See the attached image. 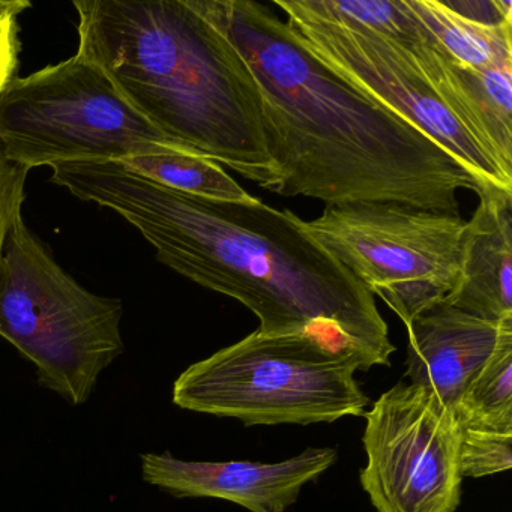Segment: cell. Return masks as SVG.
Returning a JSON list of instances; mask_svg holds the SVG:
<instances>
[{
    "instance_id": "13",
    "label": "cell",
    "mask_w": 512,
    "mask_h": 512,
    "mask_svg": "<svg viewBox=\"0 0 512 512\" xmlns=\"http://www.w3.org/2000/svg\"><path fill=\"white\" fill-rule=\"evenodd\" d=\"M415 16L461 67L485 70L512 62V23L484 25L440 0H407Z\"/></svg>"
},
{
    "instance_id": "4",
    "label": "cell",
    "mask_w": 512,
    "mask_h": 512,
    "mask_svg": "<svg viewBox=\"0 0 512 512\" xmlns=\"http://www.w3.org/2000/svg\"><path fill=\"white\" fill-rule=\"evenodd\" d=\"M358 370V355L320 332L254 331L188 367L173 386V403L248 427L335 422L364 415L370 403Z\"/></svg>"
},
{
    "instance_id": "16",
    "label": "cell",
    "mask_w": 512,
    "mask_h": 512,
    "mask_svg": "<svg viewBox=\"0 0 512 512\" xmlns=\"http://www.w3.org/2000/svg\"><path fill=\"white\" fill-rule=\"evenodd\" d=\"M460 472L463 478H484L512 466V428L460 425Z\"/></svg>"
},
{
    "instance_id": "17",
    "label": "cell",
    "mask_w": 512,
    "mask_h": 512,
    "mask_svg": "<svg viewBox=\"0 0 512 512\" xmlns=\"http://www.w3.org/2000/svg\"><path fill=\"white\" fill-rule=\"evenodd\" d=\"M31 170L20 166L8 158L4 145L0 142V257L4 253L5 242L16 221L22 215L26 200V179Z\"/></svg>"
},
{
    "instance_id": "3",
    "label": "cell",
    "mask_w": 512,
    "mask_h": 512,
    "mask_svg": "<svg viewBox=\"0 0 512 512\" xmlns=\"http://www.w3.org/2000/svg\"><path fill=\"white\" fill-rule=\"evenodd\" d=\"M79 55L179 148L268 191L280 172L266 146L250 68L199 0H77Z\"/></svg>"
},
{
    "instance_id": "9",
    "label": "cell",
    "mask_w": 512,
    "mask_h": 512,
    "mask_svg": "<svg viewBox=\"0 0 512 512\" xmlns=\"http://www.w3.org/2000/svg\"><path fill=\"white\" fill-rule=\"evenodd\" d=\"M362 488L376 512H455L461 500L460 427L451 407L400 382L364 413Z\"/></svg>"
},
{
    "instance_id": "11",
    "label": "cell",
    "mask_w": 512,
    "mask_h": 512,
    "mask_svg": "<svg viewBox=\"0 0 512 512\" xmlns=\"http://www.w3.org/2000/svg\"><path fill=\"white\" fill-rule=\"evenodd\" d=\"M512 317L491 322L440 302L406 326V377L455 410Z\"/></svg>"
},
{
    "instance_id": "12",
    "label": "cell",
    "mask_w": 512,
    "mask_h": 512,
    "mask_svg": "<svg viewBox=\"0 0 512 512\" xmlns=\"http://www.w3.org/2000/svg\"><path fill=\"white\" fill-rule=\"evenodd\" d=\"M461 241L460 281L445 304L500 322L512 317V194L478 193Z\"/></svg>"
},
{
    "instance_id": "15",
    "label": "cell",
    "mask_w": 512,
    "mask_h": 512,
    "mask_svg": "<svg viewBox=\"0 0 512 512\" xmlns=\"http://www.w3.org/2000/svg\"><path fill=\"white\" fill-rule=\"evenodd\" d=\"M460 425L512 428V326L455 407Z\"/></svg>"
},
{
    "instance_id": "10",
    "label": "cell",
    "mask_w": 512,
    "mask_h": 512,
    "mask_svg": "<svg viewBox=\"0 0 512 512\" xmlns=\"http://www.w3.org/2000/svg\"><path fill=\"white\" fill-rule=\"evenodd\" d=\"M334 448H308L280 463L182 461L170 452L142 455L143 478L176 497H211L251 512H286L302 488L337 463Z\"/></svg>"
},
{
    "instance_id": "1",
    "label": "cell",
    "mask_w": 512,
    "mask_h": 512,
    "mask_svg": "<svg viewBox=\"0 0 512 512\" xmlns=\"http://www.w3.org/2000/svg\"><path fill=\"white\" fill-rule=\"evenodd\" d=\"M52 181L133 224L163 265L230 296L256 314L265 335L314 331L361 359L389 367L395 346L374 295L292 211L254 197L223 202L173 190L118 161L50 167Z\"/></svg>"
},
{
    "instance_id": "5",
    "label": "cell",
    "mask_w": 512,
    "mask_h": 512,
    "mask_svg": "<svg viewBox=\"0 0 512 512\" xmlns=\"http://www.w3.org/2000/svg\"><path fill=\"white\" fill-rule=\"evenodd\" d=\"M121 299L80 286L26 226L14 224L0 257V337L34 362L41 385L79 406L124 352Z\"/></svg>"
},
{
    "instance_id": "8",
    "label": "cell",
    "mask_w": 512,
    "mask_h": 512,
    "mask_svg": "<svg viewBox=\"0 0 512 512\" xmlns=\"http://www.w3.org/2000/svg\"><path fill=\"white\" fill-rule=\"evenodd\" d=\"M298 40L332 71L415 125L460 161L484 188L512 194V175L439 97L403 47L391 38L338 22L314 0H274Z\"/></svg>"
},
{
    "instance_id": "18",
    "label": "cell",
    "mask_w": 512,
    "mask_h": 512,
    "mask_svg": "<svg viewBox=\"0 0 512 512\" xmlns=\"http://www.w3.org/2000/svg\"><path fill=\"white\" fill-rule=\"evenodd\" d=\"M31 7L28 0H0V92L17 77L22 50L19 20Z\"/></svg>"
},
{
    "instance_id": "14",
    "label": "cell",
    "mask_w": 512,
    "mask_h": 512,
    "mask_svg": "<svg viewBox=\"0 0 512 512\" xmlns=\"http://www.w3.org/2000/svg\"><path fill=\"white\" fill-rule=\"evenodd\" d=\"M140 176L173 190L223 202H251L247 193L220 164L173 146L118 161Z\"/></svg>"
},
{
    "instance_id": "7",
    "label": "cell",
    "mask_w": 512,
    "mask_h": 512,
    "mask_svg": "<svg viewBox=\"0 0 512 512\" xmlns=\"http://www.w3.org/2000/svg\"><path fill=\"white\" fill-rule=\"evenodd\" d=\"M460 214L401 203L325 206L310 235L409 325L460 281Z\"/></svg>"
},
{
    "instance_id": "2",
    "label": "cell",
    "mask_w": 512,
    "mask_h": 512,
    "mask_svg": "<svg viewBox=\"0 0 512 512\" xmlns=\"http://www.w3.org/2000/svg\"><path fill=\"white\" fill-rule=\"evenodd\" d=\"M259 86L272 193L326 206L401 203L460 214L457 193L487 190L415 125L320 62L268 5L199 0Z\"/></svg>"
},
{
    "instance_id": "6",
    "label": "cell",
    "mask_w": 512,
    "mask_h": 512,
    "mask_svg": "<svg viewBox=\"0 0 512 512\" xmlns=\"http://www.w3.org/2000/svg\"><path fill=\"white\" fill-rule=\"evenodd\" d=\"M0 142L11 161L29 170L70 161H122L161 146L179 148L79 53L5 86Z\"/></svg>"
},
{
    "instance_id": "19",
    "label": "cell",
    "mask_w": 512,
    "mask_h": 512,
    "mask_svg": "<svg viewBox=\"0 0 512 512\" xmlns=\"http://www.w3.org/2000/svg\"><path fill=\"white\" fill-rule=\"evenodd\" d=\"M452 11L484 25L512 23L511 0H488V2H445Z\"/></svg>"
}]
</instances>
